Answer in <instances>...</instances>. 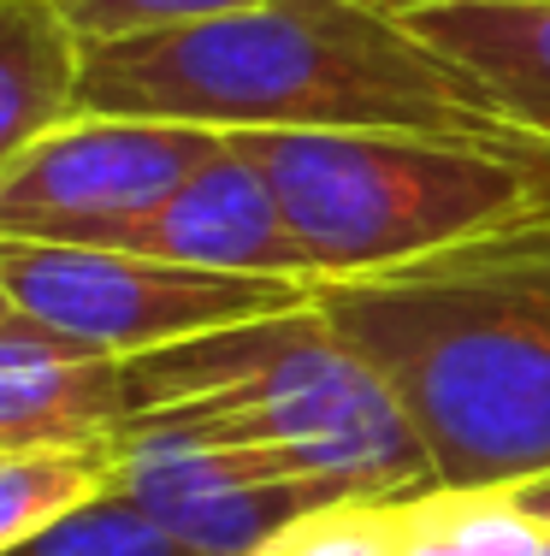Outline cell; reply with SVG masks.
Segmentation results:
<instances>
[{
	"label": "cell",
	"mask_w": 550,
	"mask_h": 556,
	"mask_svg": "<svg viewBox=\"0 0 550 556\" xmlns=\"http://www.w3.org/2000/svg\"><path fill=\"white\" fill-rule=\"evenodd\" d=\"M84 113L207 130H426L539 142L503 125L450 60L373 0L255 7L84 48Z\"/></svg>",
	"instance_id": "1"
},
{
	"label": "cell",
	"mask_w": 550,
	"mask_h": 556,
	"mask_svg": "<svg viewBox=\"0 0 550 556\" xmlns=\"http://www.w3.org/2000/svg\"><path fill=\"white\" fill-rule=\"evenodd\" d=\"M314 302L409 408L438 492L550 473V231L521 219L409 267L325 278Z\"/></svg>",
	"instance_id": "2"
},
{
	"label": "cell",
	"mask_w": 550,
	"mask_h": 556,
	"mask_svg": "<svg viewBox=\"0 0 550 556\" xmlns=\"http://www.w3.org/2000/svg\"><path fill=\"white\" fill-rule=\"evenodd\" d=\"M130 420L183 427L344 497L438 492L409 408L320 302L125 362Z\"/></svg>",
	"instance_id": "3"
},
{
	"label": "cell",
	"mask_w": 550,
	"mask_h": 556,
	"mask_svg": "<svg viewBox=\"0 0 550 556\" xmlns=\"http://www.w3.org/2000/svg\"><path fill=\"white\" fill-rule=\"evenodd\" d=\"M272 184L314 273L361 278L550 207V142L426 130H226Z\"/></svg>",
	"instance_id": "4"
},
{
	"label": "cell",
	"mask_w": 550,
	"mask_h": 556,
	"mask_svg": "<svg viewBox=\"0 0 550 556\" xmlns=\"http://www.w3.org/2000/svg\"><path fill=\"white\" fill-rule=\"evenodd\" d=\"M0 285L12 290L18 314L119 362L314 302L308 278L207 273L130 249L18 243V237H0Z\"/></svg>",
	"instance_id": "5"
},
{
	"label": "cell",
	"mask_w": 550,
	"mask_h": 556,
	"mask_svg": "<svg viewBox=\"0 0 550 556\" xmlns=\"http://www.w3.org/2000/svg\"><path fill=\"white\" fill-rule=\"evenodd\" d=\"M226 149V130L178 118L84 113L54 125L0 178V237L113 249L142 214Z\"/></svg>",
	"instance_id": "6"
},
{
	"label": "cell",
	"mask_w": 550,
	"mask_h": 556,
	"mask_svg": "<svg viewBox=\"0 0 550 556\" xmlns=\"http://www.w3.org/2000/svg\"><path fill=\"white\" fill-rule=\"evenodd\" d=\"M113 485L190 556H255L303 515L344 503L332 485L154 420H125L113 439Z\"/></svg>",
	"instance_id": "7"
},
{
	"label": "cell",
	"mask_w": 550,
	"mask_h": 556,
	"mask_svg": "<svg viewBox=\"0 0 550 556\" xmlns=\"http://www.w3.org/2000/svg\"><path fill=\"white\" fill-rule=\"evenodd\" d=\"M113 249L178 261V267H207V273H267V278L320 285L272 184L260 178V166L243 149H231V137L214 161L183 178L178 195H166L154 214H142Z\"/></svg>",
	"instance_id": "8"
},
{
	"label": "cell",
	"mask_w": 550,
	"mask_h": 556,
	"mask_svg": "<svg viewBox=\"0 0 550 556\" xmlns=\"http://www.w3.org/2000/svg\"><path fill=\"white\" fill-rule=\"evenodd\" d=\"M130 420L125 362L12 314L0 326V450H95Z\"/></svg>",
	"instance_id": "9"
},
{
	"label": "cell",
	"mask_w": 550,
	"mask_h": 556,
	"mask_svg": "<svg viewBox=\"0 0 550 556\" xmlns=\"http://www.w3.org/2000/svg\"><path fill=\"white\" fill-rule=\"evenodd\" d=\"M397 18L450 60L503 125L550 142V0H426Z\"/></svg>",
	"instance_id": "10"
},
{
	"label": "cell",
	"mask_w": 550,
	"mask_h": 556,
	"mask_svg": "<svg viewBox=\"0 0 550 556\" xmlns=\"http://www.w3.org/2000/svg\"><path fill=\"white\" fill-rule=\"evenodd\" d=\"M84 42L48 0H0V178L77 113Z\"/></svg>",
	"instance_id": "11"
},
{
	"label": "cell",
	"mask_w": 550,
	"mask_h": 556,
	"mask_svg": "<svg viewBox=\"0 0 550 556\" xmlns=\"http://www.w3.org/2000/svg\"><path fill=\"white\" fill-rule=\"evenodd\" d=\"M113 485V444L95 450H0V551L42 533Z\"/></svg>",
	"instance_id": "12"
},
{
	"label": "cell",
	"mask_w": 550,
	"mask_h": 556,
	"mask_svg": "<svg viewBox=\"0 0 550 556\" xmlns=\"http://www.w3.org/2000/svg\"><path fill=\"white\" fill-rule=\"evenodd\" d=\"M414 527L456 556H550V527L509 492H426L414 497Z\"/></svg>",
	"instance_id": "13"
},
{
	"label": "cell",
	"mask_w": 550,
	"mask_h": 556,
	"mask_svg": "<svg viewBox=\"0 0 550 556\" xmlns=\"http://www.w3.org/2000/svg\"><path fill=\"white\" fill-rule=\"evenodd\" d=\"M0 556H190V551L172 545L119 485H107L101 497L77 503L72 515L48 521L42 533L18 539V545L0 551Z\"/></svg>",
	"instance_id": "14"
},
{
	"label": "cell",
	"mask_w": 550,
	"mask_h": 556,
	"mask_svg": "<svg viewBox=\"0 0 550 556\" xmlns=\"http://www.w3.org/2000/svg\"><path fill=\"white\" fill-rule=\"evenodd\" d=\"M409 551V497H344L284 527L255 556H402Z\"/></svg>",
	"instance_id": "15"
},
{
	"label": "cell",
	"mask_w": 550,
	"mask_h": 556,
	"mask_svg": "<svg viewBox=\"0 0 550 556\" xmlns=\"http://www.w3.org/2000/svg\"><path fill=\"white\" fill-rule=\"evenodd\" d=\"M48 7L89 48V42H125V36H149V30H178V24L219 18V12L255 7V0H48Z\"/></svg>",
	"instance_id": "16"
},
{
	"label": "cell",
	"mask_w": 550,
	"mask_h": 556,
	"mask_svg": "<svg viewBox=\"0 0 550 556\" xmlns=\"http://www.w3.org/2000/svg\"><path fill=\"white\" fill-rule=\"evenodd\" d=\"M509 497H515V503H521V509H527L539 527H550V473H545V480H527V485H515Z\"/></svg>",
	"instance_id": "17"
},
{
	"label": "cell",
	"mask_w": 550,
	"mask_h": 556,
	"mask_svg": "<svg viewBox=\"0 0 550 556\" xmlns=\"http://www.w3.org/2000/svg\"><path fill=\"white\" fill-rule=\"evenodd\" d=\"M12 314H18V302H12V290H7V285H0V326H7V320H12Z\"/></svg>",
	"instance_id": "18"
},
{
	"label": "cell",
	"mask_w": 550,
	"mask_h": 556,
	"mask_svg": "<svg viewBox=\"0 0 550 556\" xmlns=\"http://www.w3.org/2000/svg\"><path fill=\"white\" fill-rule=\"evenodd\" d=\"M373 7H385V12H409V7H426V0H373Z\"/></svg>",
	"instance_id": "19"
},
{
	"label": "cell",
	"mask_w": 550,
	"mask_h": 556,
	"mask_svg": "<svg viewBox=\"0 0 550 556\" xmlns=\"http://www.w3.org/2000/svg\"><path fill=\"white\" fill-rule=\"evenodd\" d=\"M527 225H539V231H550V207H545V214H533Z\"/></svg>",
	"instance_id": "20"
}]
</instances>
